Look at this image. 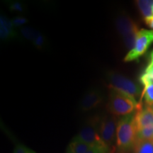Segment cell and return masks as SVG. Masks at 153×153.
<instances>
[{
	"label": "cell",
	"instance_id": "1",
	"mask_svg": "<svg viewBox=\"0 0 153 153\" xmlns=\"http://www.w3.org/2000/svg\"><path fill=\"white\" fill-rule=\"evenodd\" d=\"M135 114L124 116L118 120L116 128V148L119 152H128L133 148L137 140Z\"/></svg>",
	"mask_w": 153,
	"mask_h": 153
},
{
	"label": "cell",
	"instance_id": "8",
	"mask_svg": "<svg viewBox=\"0 0 153 153\" xmlns=\"http://www.w3.org/2000/svg\"><path fill=\"white\" fill-rule=\"evenodd\" d=\"M135 123L137 131L153 126V106H142L140 104L139 108L135 114Z\"/></svg>",
	"mask_w": 153,
	"mask_h": 153
},
{
	"label": "cell",
	"instance_id": "12",
	"mask_svg": "<svg viewBox=\"0 0 153 153\" xmlns=\"http://www.w3.org/2000/svg\"><path fill=\"white\" fill-rule=\"evenodd\" d=\"M94 147L74 137L66 149V153H85Z\"/></svg>",
	"mask_w": 153,
	"mask_h": 153
},
{
	"label": "cell",
	"instance_id": "13",
	"mask_svg": "<svg viewBox=\"0 0 153 153\" xmlns=\"http://www.w3.org/2000/svg\"><path fill=\"white\" fill-rule=\"evenodd\" d=\"M135 4L143 19L153 16V0H138Z\"/></svg>",
	"mask_w": 153,
	"mask_h": 153
},
{
	"label": "cell",
	"instance_id": "24",
	"mask_svg": "<svg viewBox=\"0 0 153 153\" xmlns=\"http://www.w3.org/2000/svg\"><path fill=\"white\" fill-rule=\"evenodd\" d=\"M114 152H115V150H111V151H110V152H108L107 153H114Z\"/></svg>",
	"mask_w": 153,
	"mask_h": 153
},
{
	"label": "cell",
	"instance_id": "19",
	"mask_svg": "<svg viewBox=\"0 0 153 153\" xmlns=\"http://www.w3.org/2000/svg\"><path fill=\"white\" fill-rule=\"evenodd\" d=\"M9 9L12 11H16V12H23L24 10V7L22 3L14 1V2L9 4Z\"/></svg>",
	"mask_w": 153,
	"mask_h": 153
},
{
	"label": "cell",
	"instance_id": "21",
	"mask_svg": "<svg viewBox=\"0 0 153 153\" xmlns=\"http://www.w3.org/2000/svg\"><path fill=\"white\" fill-rule=\"evenodd\" d=\"M144 22L145 23V24H146L149 28H152L153 30V16L148 17V18L144 19Z\"/></svg>",
	"mask_w": 153,
	"mask_h": 153
},
{
	"label": "cell",
	"instance_id": "23",
	"mask_svg": "<svg viewBox=\"0 0 153 153\" xmlns=\"http://www.w3.org/2000/svg\"><path fill=\"white\" fill-rule=\"evenodd\" d=\"M149 64L152 65H153V51L151 52V54H150V62L149 63Z\"/></svg>",
	"mask_w": 153,
	"mask_h": 153
},
{
	"label": "cell",
	"instance_id": "6",
	"mask_svg": "<svg viewBox=\"0 0 153 153\" xmlns=\"http://www.w3.org/2000/svg\"><path fill=\"white\" fill-rule=\"evenodd\" d=\"M153 43V30L140 29L137 34L135 45L124 57L125 62L138 60L147 52Z\"/></svg>",
	"mask_w": 153,
	"mask_h": 153
},
{
	"label": "cell",
	"instance_id": "17",
	"mask_svg": "<svg viewBox=\"0 0 153 153\" xmlns=\"http://www.w3.org/2000/svg\"><path fill=\"white\" fill-rule=\"evenodd\" d=\"M32 43H33L34 46L36 48H37L38 49H41L45 46V43H46V39H45V36L40 32L39 34L37 36V37L34 39V41Z\"/></svg>",
	"mask_w": 153,
	"mask_h": 153
},
{
	"label": "cell",
	"instance_id": "15",
	"mask_svg": "<svg viewBox=\"0 0 153 153\" xmlns=\"http://www.w3.org/2000/svg\"><path fill=\"white\" fill-rule=\"evenodd\" d=\"M137 139L153 140V126L143 128L137 131Z\"/></svg>",
	"mask_w": 153,
	"mask_h": 153
},
{
	"label": "cell",
	"instance_id": "22",
	"mask_svg": "<svg viewBox=\"0 0 153 153\" xmlns=\"http://www.w3.org/2000/svg\"><path fill=\"white\" fill-rule=\"evenodd\" d=\"M145 73L148 74L150 76V77L152 78V80H153V65H150V64H149L148 67H147V68L145 69Z\"/></svg>",
	"mask_w": 153,
	"mask_h": 153
},
{
	"label": "cell",
	"instance_id": "16",
	"mask_svg": "<svg viewBox=\"0 0 153 153\" xmlns=\"http://www.w3.org/2000/svg\"><path fill=\"white\" fill-rule=\"evenodd\" d=\"M21 33L26 39L33 42L40 32L28 26H24L21 28Z\"/></svg>",
	"mask_w": 153,
	"mask_h": 153
},
{
	"label": "cell",
	"instance_id": "4",
	"mask_svg": "<svg viewBox=\"0 0 153 153\" xmlns=\"http://www.w3.org/2000/svg\"><path fill=\"white\" fill-rule=\"evenodd\" d=\"M116 27L126 47L131 51L135 45V38L140 30L137 24L127 14H122L116 19Z\"/></svg>",
	"mask_w": 153,
	"mask_h": 153
},
{
	"label": "cell",
	"instance_id": "9",
	"mask_svg": "<svg viewBox=\"0 0 153 153\" xmlns=\"http://www.w3.org/2000/svg\"><path fill=\"white\" fill-rule=\"evenodd\" d=\"M103 101L104 96L100 91L95 89H91L82 98L80 102V108L85 111L93 109L101 104Z\"/></svg>",
	"mask_w": 153,
	"mask_h": 153
},
{
	"label": "cell",
	"instance_id": "18",
	"mask_svg": "<svg viewBox=\"0 0 153 153\" xmlns=\"http://www.w3.org/2000/svg\"><path fill=\"white\" fill-rule=\"evenodd\" d=\"M14 153H36L35 151L31 150L28 147L22 144H18L15 147Z\"/></svg>",
	"mask_w": 153,
	"mask_h": 153
},
{
	"label": "cell",
	"instance_id": "25",
	"mask_svg": "<svg viewBox=\"0 0 153 153\" xmlns=\"http://www.w3.org/2000/svg\"><path fill=\"white\" fill-rule=\"evenodd\" d=\"M116 153H128V152H119V151H117Z\"/></svg>",
	"mask_w": 153,
	"mask_h": 153
},
{
	"label": "cell",
	"instance_id": "3",
	"mask_svg": "<svg viewBox=\"0 0 153 153\" xmlns=\"http://www.w3.org/2000/svg\"><path fill=\"white\" fill-rule=\"evenodd\" d=\"M109 89H116L120 92L136 99L142 95L143 91L138 84L117 72H109L106 76Z\"/></svg>",
	"mask_w": 153,
	"mask_h": 153
},
{
	"label": "cell",
	"instance_id": "2",
	"mask_svg": "<svg viewBox=\"0 0 153 153\" xmlns=\"http://www.w3.org/2000/svg\"><path fill=\"white\" fill-rule=\"evenodd\" d=\"M140 104L136 99L116 89H110L106 108L110 114L115 116H124L134 113Z\"/></svg>",
	"mask_w": 153,
	"mask_h": 153
},
{
	"label": "cell",
	"instance_id": "5",
	"mask_svg": "<svg viewBox=\"0 0 153 153\" xmlns=\"http://www.w3.org/2000/svg\"><path fill=\"white\" fill-rule=\"evenodd\" d=\"M99 123H100V120H99L97 118H94L93 119L89 120L80 130L77 135H76V137H74L87 143V144L94 147V148L111 150L107 147V145L105 144L102 139L101 138L99 132Z\"/></svg>",
	"mask_w": 153,
	"mask_h": 153
},
{
	"label": "cell",
	"instance_id": "20",
	"mask_svg": "<svg viewBox=\"0 0 153 153\" xmlns=\"http://www.w3.org/2000/svg\"><path fill=\"white\" fill-rule=\"evenodd\" d=\"M14 27H19L22 26L23 25H25L28 22V19L23 16H16L11 20Z\"/></svg>",
	"mask_w": 153,
	"mask_h": 153
},
{
	"label": "cell",
	"instance_id": "10",
	"mask_svg": "<svg viewBox=\"0 0 153 153\" xmlns=\"http://www.w3.org/2000/svg\"><path fill=\"white\" fill-rule=\"evenodd\" d=\"M140 82L143 85L142 95L140 101L144 97L145 102L147 106H153V80L148 74L144 72L140 76Z\"/></svg>",
	"mask_w": 153,
	"mask_h": 153
},
{
	"label": "cell",
	"instance_id": "14",
	"mask_svg": "<svg viewBox=\"0 0 153 153\" xmlns=\"http://www.w3.org/2000/svg\"><path fill=\"white\" fill-rule=\"evenodd\" d=\"M133 150V153H153V140L137 139Z\"/></svg>",
	"mask_w": 153,
	"mask_h": 153
},
{
	"label": "cell",
	"instance_id": "11",
	"mask_svg": "<svg viewBox=\"0 0 153 153\" xmlns=\"http://www.w3.org/2000/svg\"><path fill=\"white\" fill-rule=\"evenodd\" d=\"M0 36L3 41H9L17 37L12 22L4 15H1L0 17Z\"/></svg>",
	"mask_w": 153,
	"mask_h": 153
},
{
	"label": "cell",
	"instance_id": "7",
	"mask_svg": "<svg viewBox=\"0 0 153 153\" xmlns=\"http://www.w3.org/2000/svg\"><path fill=\"white\" fill-rule=\"evenodd\" d=\"M118 121L116 116L110 114L104 116L102 119L100 120L99 123V132L101 138L107 147L111 150H114L113 146L116 140V128Z\"/></svg>",
	"mask_w": 153,
	"mask_h": 153
}]
</instances>
